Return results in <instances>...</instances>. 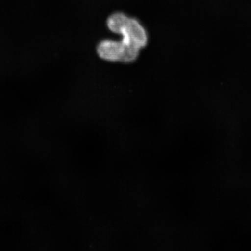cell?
I'll use <instances>...</instances> for the list:
<instances>
[{
    "label": "cell",
    "instance_id": "cell-1",
    "mask_svg": "<svg viewBox=\"0 0 251 251\" xmlns=\"http://www.w3.org/2000/svg\"><path fill=\"white\" fill-rule=\"evenodd\" d=\"M108 27L112 32L121 34L122 41L142 49L147 45L148 37L146 30L139 21L122 13L112 14L108 20Z\"/></svg>",
    "mask_w": 251,
    "mask_h": 251
},
{
    "label": "cell",
    "instance_id": "cell-2",
    "mask_svg": "<svg viewBox=\"0 0 251 251\" xmlns=\"http://www.w3.org/2000/svg\"><path fill=\"white\" fill-rule=\"evenodd\" d=\"M139 49L126 44L125 41H102L97 47V52L100 58L110 62H131L139 54Z\"/></svg>",
    "mask_w": 251,
    "mask_h": 251
}]
</instances>
